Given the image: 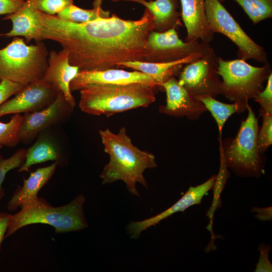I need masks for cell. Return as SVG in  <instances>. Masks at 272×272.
I'll return each instance as SVG.
<instances>
[{
    "instance_id": "9c48e42d",
    "label": "cell",
    "mask_w": 272,
    "mask_h": 272,
    "mask_svg": "<svg viewBox=\"0 0 272 272\" xmlns=\"http://www.w3.org/2000/svg\"><path fill=\"white\" fill-rule=\"evenodd\" d=\"M218 57L211 47L198 59L185 64L178 81L195 98L215 97L221 94Z\"/></svg>"
},
{
    "instance_id": "7a4b0ae2",
    "label": "cell",
    "mask_w": 272,
    "mask_h": 272,
    "mask_svg": "<svg viewBox=\"0 0 272 272\" xmlns=\"http://www.w3.org/2000/svg\"><path fill=\"white\" fill-rule=\"evenodd\" d=\"M99 134L104 151L110 156L109 163L100 175L102 183L122 180L131 194L140 196L136 184L140 183L148 188L144 172L157 166L154 155L134 146L124 127L116 134L108 128L100 130Z\"/></svg>"
},
{
    "instance_id": "4dcf8cb0",
    "label": "cell",
    "mask_w": 272,
    "mask_h": 272,
    "mask_svg": "<svg viewBox=\"0 0 272 272\" xmlns=\"http://www.w3.org/2000/svg\"><path fill=\"white\" fill-rule=\"evenodd\" d=\"M24 85L5 80L0 82V105L20 91Z\"/></svg>"
},
{
    "instance_id": "5bb4252c",
    "label": "cell",
    "mask_w": 272,
    "mask_h": 272,
    "mask_svg": "<svg viewBox=\"0 0 272 272\" xmlns=\"http://www.w3.org/2000/svg\"><path fill=\"white\" fill-rule=\"evenodd\" d=\"M80 71L78 66L70 63L67 50L63 48L58 52L52 50L48 54V65L41 79L61 92L73 108L76 106V101L70 85Z\"/></svg>"
},
{
    "instance_id": "e0dca14e",
    "label": "cell",
    "mask_w": 272,
    "mask_h": 272,
    "mask_svg": "<svg viewBox=\"0 0 272 272\" xmlns=\"http://www.w3.org/2000/svg\"><path fill=\"white\" fill-rule=\"evenodd\" d=\"M181 17L186 29V42L210 44L214 38L206 15L205 0H180Z\"/></svg>"
},
{
    "instance_id": "277c9868",
    "label": "cell",
    "mask_w": 272,
    "mask_h": 272,
    "mask_svg": "<svg viewBox=\"0 0 272 272\" xmlns=\"http://www.w3.org/2000/svg\"><path fill=\"white\" fill-rule=\"evenodd\" d=\"M85 201L84 196L80 195L69 203L59 207L49 206L40 200L22 208L18 213L11 215L5 237L12 235L24 226L37 223L50 225L58 233L84 229L88 226L83 213Z\"/></svg>"
},
{
    "instance_id": "f35d334b",
    "label": "cell",
    "mask_w": 272,
    "mask_h": 272,
    "mask_svg": "<svg viewBox=\"0 0 272 272\" xmlns=\"http://www.w3.org/2000/svg\"></svg>"
},
{
    "instance_id": "4fadbf2b",
    "label": "cell",
    "mask_w": 272,
    "mask_h": 272,
    "mask_svg": "<svg viewBox=\"0 0 272 272\" xmlns=\"http://www.w3.org/2000/svg\"><path fill=\"white\" fill-rule=\"evenodd\" d=\"M133 83L145 84L154 88L159 86L153 77L143 73L112 68L102 71H80L71 83L70 89L72 92L94 84L127 85Z\"/></svg>"
},
{
    "instance_id": "f546056e",
    "label": "cell",
    "mask_w": 272,
    "mask_h": 272,
    "mask_svg": "<svg viewBox=\"0 0 272 272\" xmlns=\"http://www.w3.org/2000/svg\"><path fill=\"white\" fill-rule=\"evenodd\" d=\"M265 88L259 92L253 98L261 105L262 111L272 114V73L267 79Z\"/></svg>"
},
{
    "instance_id": "d6a6232c",
    "label": "cell",
    "mask_w": 272,
    "mask_h": 272,
    "mask_svg": "<svg viewBox=\"0 0 272 272\" xmlns=\"http://www.w3.org/2000/svg\"><path fill=\"white\" fill-rule=\"evenodd\" d=\"M269 246H260V256L255 271H271L272 266L268 259Z\"/></svg>"
},
{
    "instance_id": "83f0119b",
    "label": "cell",
    "mask_w": 272,
    "mask_h": 272,
    "mask_svg": "<svg viewBox=\"0 0 272 272\" xmlns=\"http://www.w3.org/2000/svg\"><path fill=\"white\" fill-rule=\"evenodd\" d=\"M262 126L257 135V144L260 153L264 152L272 144V114L261 110Z\"/></svg>"
},
{
    "instance_id": "7402d4cb",
    "label": "cell",
    "mask_w": 272,
    "mask_h": 272,
    "mask_svg": "<svg viewBox=\"0 0 272 272\" xmlns=\"http://www.w3.org/2000/svg\"><path fill=\"white\" fill-rule=\"evenodd\" d=\"M59 154L54 144L46 137L41 138L27 150L24 162L19 167V172L27 171L34 165L49 161H56Z\"/></svg>"
},
{
    "instance_id": "484cf974",
    "label": "cell",
    "mask_w": 272,
    "mask_h": 272,
    "mask_svg": "<svg viewBox=\"0 0 272 272\" xmlns=\"http://www.w3.org/2000/svg\"><path fill=\"white\" fill-rule=\"evenodd\" d=\"M22 118V115L16 114L8 122H0V145L11 148L18 144V130Z\"/></svg>"
},
{
    "instance_id": "836d02e7",
    "label": "cell",
    "mask_w": 272,
    "mask_h": 272,
    "mask_svg": "<svg viewBox=\"0 0 272 272\" xmlns=\"http://www.w3.org/2000/svg\"><path fill=\"white\" fill-rule=\"evenodd\" d=\"M11 216L8 214H0V246L5 237Z\"/></svg>"
},
{
    "instance_id": "d590c367",
    "label": "cell",
    "mask_w": 272,
    "mask_h": 272,
    "mask_svg": "<svg viewBox=\"0 0 272 272\" xmlns=\"http://www.w3.org/2000/svg\"><path fill=\"white\" fill-rule=\"evenodd\" d=\"M103 0H94L93 3V8L100 9Z\"/></svg>"
},
{
    "instance_id": "7c38bea8",
    "label": "cell",
    "mask_w": 272,
    "mask_h": 272,
    "mask_svg": "<svg viewBox=\"0 0 272 272\" xmlns=\"http://www.w3.org/2000/svg\"><path fill=\"white\" fill-rule=\"evenodd\" d=\"M72 108L61 92L54 101L45 108L22 116L19 130V142L30 143L42 130L56 123Z\"/></svg>"
},
{
    "instance_id": "e575fe53",
    "label": "cell",
    "mask_w": 272,
    "mask_h": 272,
    "mask_svg": "<svg viewBox=\"0 0 272 272\" xmlns=\"http://www.w3.org/2000/svg\"><path fill=\"white\" fill-rule=\"evenodd\" d=\"M254 212H257L256 217L257 218L262 220H270L271 219V208H256L254 210Z\"/></svg>"
},
{
    "instance_id": "603a6c76",
    "label": "cell",
    "mask_w": 272,
    "mask_h": 272,
    "mask_svg": "<svg viewBox=\"0 0 272 272\" xmlns=\"http://www.w3.org/2000/svg\"><path fill=\"white\" fill-rule=\"evenodd\" d=\"M198 100L203 104L207 110L210 111L215 119L220 138H221L223 126L229 117L235 113L245 111L248 105L239 102H234L233 104L224 103L211 96L201 97Z\"/></svg>"
},
{
    "instance_id": "5b68a950",
    "label": "cell",
    "mask_w": 272,
    "mask_h": 272,
    "mask_svg": "<svg viewBox=\"0 0 272 272\" xmlns=\"http://www.w3.org/2000/svg\"><path fill=\"white\" fill-rule=\"evenodd\" d=\"M48 52L44 43L27 45L14 37L0 49V82L7 80L26 86L42 79L48 65Z\"/></svg>"
},
{
    "instance_id": "9a60e30c",
    "label": "cell",
    "mask_w": 272,
    "mask_h": 272,
    "mask_svg": "<svg viewBox=\"0 0 272 272\" xmlns=\"http://www.w3.org/2000/svg\"><path fill=\"white\" fill-rule=\"evenodd\" d=\"M160 86L166 94V104L160 107L161 112L174 116H186L193 120L207 111L203 104L181 86L174 76Z\"/></svg>"
},
{
    "instance_id": "cb8c5ba5",
    "label": "cell",
    "mask_w": 272,
    "mask_h": 272,
    "mask_svg": "<svg viewBox=\"0 0 272 272\" xmlns=\"http://www.w3.org/2000/svg\"><path fill=\"white\" fill-rule=\"evenodd\" d=\"M110 12L100 9H85L79 8L74 4L65 8L57 16L60 19L77 23H84L100 18L110 17Z\"/></svg>"
},
{
    "instance_id": "74e56055",
    "label": "cell",
    "mask_w": 272,
    "mask_h": 272,
    "mask_svg": "<svg viewBox=\"0 0 272 272\" xmlns=\"http://www.w3.org/2000/svg\"><path fill=\"white\" fill-rule=\"evenodd\" d=\"M220 2H224L225 0H219Z\"/></svg>"
},
{
    "instance_id": "ffe728a7",
    "label": "cell",
    "mask_w": 272,
    "mask_h": 272,
    "mask_svg": "<svg viewBox=\"0 0 272 272\" xmlns=\"http://www.w3.org/2000/svg\"><path fill=\"white\" fill-rule=\"evenodd\" d=\"M206 52L193 53L182 59L169 62H154L133 60L121 63L118 66L130 68L148 75L153 77L160 86L161 83L177 74L184 64L198 59Z\"/></svg>"
},
{
    "instance_id": "ac0fdd59",
    "label": "cell",
    "mask_w": 272,
    "mask_h": 272,
    "mask_svg": "<svg viewBox=\"0 0 272 272\" xmlns=\"http://www.w3.org/2000/svg\"><path fill=\"white\" fill-rule=\"evenodd\" d=\"M40 12L36 8L35 0H26L23 6L17 12L7 15L3 20H10L12 29L0 36L6 37H23L27 43L36 41L39 30Z\"/></svg>"
},
{
    "instance_id": "1f68e13d",
    "label": "cell",
    "mask_w": 272,
    "mask_h": 272,
    "mask_svg": "<svg viewBox=\"0 0 272 272\" xmlns=\"http://www.w3.org/2000/svg\"><path fill=\"white\" fill-rule=\"evenodd\" d=\"M25 0H0V15H9L18 11Z\"/></svg>"
},
{
    "instance_id": "ba28073f",
    "label": "cell",
    "mask_w": 272,
    "mask_h": 272,
    "mask_svg": "<svg viewBox=\"0 0 272 272\" xmlns=\"http://www.w3.org/2000/svg\"><path fill=\"white\" fill-rule=\"evenodd\" d=\"M205 9L212 31L224 35L237 47L238 59H253L264 64L267 56L264 48L254 41L242 29L219 0H205Z\"/></svg>"
},
{
    "instance_id": "4316f807",
    "label": "cell",
    "mask_w": 272,
    "mask_h": 272,
    "mask_svg": "<svg viewBox=\"0 0 272 272\" xmlns=\"http://www.w3.org/2000/svg\"><path fill=\"white\" fill-rule=\"evenodd\" d=\"M2 147L0 145V149ZM27 150L21 148L8 158H4L0 153V200L2 196V184L6 174L11 170L21 166L25 161Z\"/></svg>"
},
{
    "instance_id": "3957f363",
    "label": "cell",
    "mask_w": 272,
    "mask_h": 272,
    "mask_svg": "<svg viewBox=\"0 0 272 272\" xmlns=\"http://www.w3.org/2000/svg\"><path fill=\"white\" fill-rule=\"evenodd\" d=\"M154 87L145 84H90L80 90L79 107L85 113L110 116L156 100Z\"/></svg>"
},
{
    "instance_id": "44dd1931",
    "label": "cell",
    "mask_w": 272,
    "mask_h": 272,
    "mask_svg": "<svg viewBox=\"0 0 272 272\" xmlns=\"http://www.w3.org/2000/svg\"><path fill=\"white\" fill-rule=\"evenodd\" d=\"M140 4L149 10L154 17L155 30L164 32L181 25L179 17L181 13L177 11V0H141Z\"/></svg>"
},
{
    "instance_id": "d6986e66",
    "label": "cell",
    "mask_w": 272,
    "mask_h": 272,
    "mask_svg": "<svg viewBox=\"0 0 272 272\" xmlns=\"http://www.w3.org/2000/svg\"><path fill=\"white\" fill-rule=\"evenodd\" d=\"M56 166L57 163L55 162L32 172L27 179L24 180L23 186L12 196L8 205V209H22L38 202L40 200L37 194L51 178Z\"/></svg>"
},
{
    "instance_id": "8992f818",
    "label": "cell",
    "mask_w": 272,
    "mask_h": 272,
    "mask_svg": "<svg viewBox=\"0 0 272 272\" xmlns=\"http://www.w3.org/2000/svg\"><path fill=\"white\" fill-rule=\"evenodd\" d=\"M218 74L222 78L221 94L234 102L248 104L250 99L263 90V85L271 73L267 62L257 67L245 60H225L218 57Z\"/></svg>"
},
{
    "instance_id": "2e32d148",
    "label": "cell",
    "mask_w": 272,
    "mask_h": 272,
    "mask_svg": "<svg viewBox=\"0 0 272 272\" xmlns=\"http://www.w3.org/2000/svg\"><path fill=\"white\" fill-rule=\"evenodd\" d=\"M216 176L214 175L207 181L196 186H190L185 193L167 210L152 217L138 222H131L127 230L131 238H138L148 228L155 226L161 221L175 213L184 212L194 205L200 204L204 195L214 186Z\"/></svg>"
},
{
    "instance_id": "8fae6325",
    "label": "cell",
    "mask_w": 272,
    "mask_h": 272,
    "mask_svg": "<svg viewBox=\"0 0 272 272\" xmlns=\"http://www.w3.org/2000/svg\"><path fill=\"white\" fill-rule=\"evenodd\" d=\"M58 92L42 79L26 86L15 96L0 105V117L41 110L55 99Z\"/></svg>"
},
{
    "instance_id": "d4e9b609",
    "label": "cell",
    "mask_w": 272,
    "mask_h": 272,
    "mask_svg": "<svg viewBox=\"0 0 272 272\" xmlns=\"http://www.w3.org/2000/svg\"><path fill=\"white\" fill-rule=\"evenodd\" d=\"M244 10L254 24L272 17V0H232Z\"/></svg>"
},
{
    "instance_id": "52a82bcc",
    "label": "cell",
    "mask_w": 272,
    "mask_h": 272,
    "mask_svg": "<svg viewBox=\"0 0 272 272\" xmlns=\"http://www.w3.org/2000/svg\"><path fill=\"white\" fill-rule=\"evenodd\" d=\"M248 113L241 124L236 137L224 147L226 165L241 176L259 177L263 169V161L258 144V121L251 107L247 106Z\"/></svg>"
},
{
    "instance_id": "6da1fadb",
    "label": "cell",
    "mask_w": 272,
    "mask_h": 272,
    "mask_svg": "<svg viewBox=\"0 0 272 272\" xmlns=\"http://www.w3.org/2000/svg\"><path fill=\"white\" fill-rule=\"evenodd\" d=\"M155 30L153 16L147 9L137 20L113 14L84 23L40 12L37 41L59 43L69 52L70 63L80 71H102L118 67L126 61H146L147 40Z\"/></svg>"
},
{
    "instance_id": "30bf717a",
    "label": "cell",
    "mask_w": 272,
    "mask_h": 272,
    "mask_svg": "<svg viewBox=\"0 0 272 272\" xmlns=\"http://www.w3.org/2000/svg\"><path fill=\"white\" fill-rule=\"evenodd\" d=\"M211 47L201 42H186L178 36L175 28L164 32L152 31L147 43L146 61L166 62L182 59L195 53H204Z\"/></svg>"
},
{
    "instance_id": "8d00e7d4",
    "label": "cell",
    "mask_w": 272,
    "mask_h": 272,
    "mask_svg": "<svg viewBox=\"0 0 272 272\" xmlns=\"http://www.w3.org/2000/svg\"><path fill=\"white\" fill-rule=\"evenodd\" d=\"M112 2H119L121 1H128V2H135L138 3H140V2L141 1V0H111Z\"/></svg>"
},
{
    "instance_id": "f1b7e54d",
    "label": "cell",
    "mask_w": 272,
    "mask_h": 272,
    "mask_svg": "<svg viewBox=\"0 0 272 272\" xmlns=\"http://www.w3.org/2000/svg\"><path fill=\"white\" fill-rule=\"evenodd\" d=\"M37 9L40 12L56 15L68 6L74 4L73 0H35Z\"/></svg>"
}]
</instances>
